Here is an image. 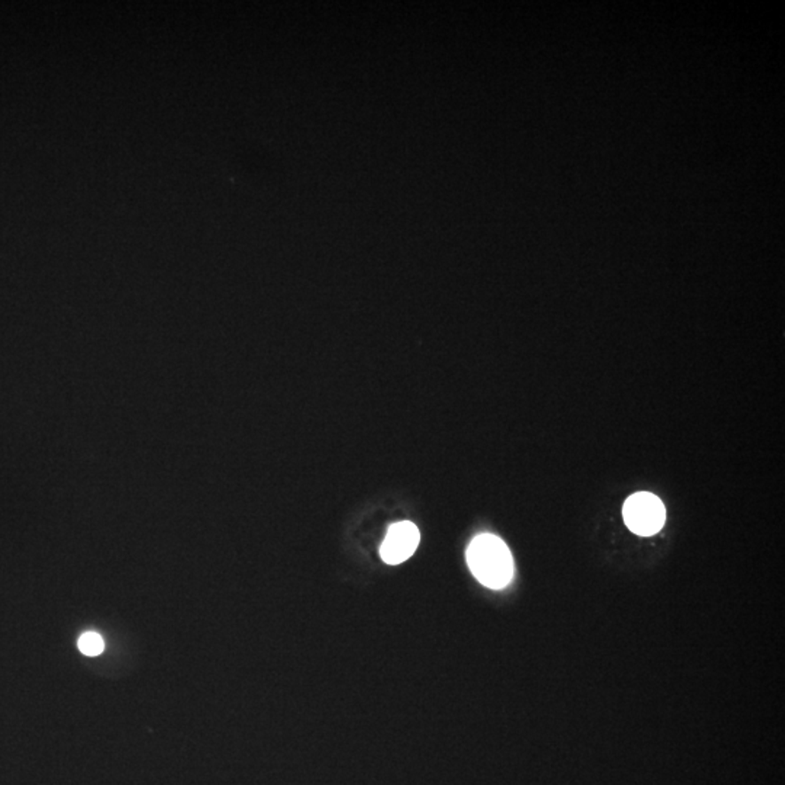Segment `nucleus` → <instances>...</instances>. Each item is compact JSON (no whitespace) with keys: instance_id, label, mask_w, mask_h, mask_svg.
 <instances>
[{"instance_id":"nucleus-1","label":"nucleus","mask_w":785,"mask_h":785,"mask_svg":"<svg viewBox=\"0 0 785 785\" xmlns=\"http://www.w3.org/2000/svg\"><path fill=\"white\" fill-rule=\"evenodd\" d=\"M470 571L478 582L490 589H502L514 576V559L502 540L480 534L467 548Z\"/></svg>"},{"instance_id":"nucleus-2","label":"nucleus","mask_w":785,"mask_h":785,"mask_svg":"<svg viewBox=\"0 0 785 785\" xmlns=\"http://www.w3.org/2000/svg\"><path fill=\"white\" fill-rule=\"evenodd\" d=\"M626 525L641 537H650L662 530L666 512L665 506L657 496L641 492L633 494L626 501L623 508Z\"/></svg>"},{"instance_id":"nucleus-3","label":"nucleus","mask_w":785,"mask_h":785,"mask_svg":"<svg viewBox=\"0 0 785 785\" xmlns=\"http://www.w3.org/2000/svg\"><path fill=\"white\" fill-rule=\"evenodd\" d=\"M421 541V534L415 524L409 521L392 524L381 544V559L387 564H400L412 557Z\"/></svg>"},{"instance_id":"nucleus-4","label":"nucleus","mask_w":785,"mask_h":785,"mask_svg":"<svg viewBox=\"0 0 785 785\" xmlns=\"http://www.w3.org/2000/svg\"><path fill=\"white\" fill-rule=\"evenodd\" d=\"M104 639L97 633H85L79 639V649L86 656H97L104 652Z\"/></svg>"}]
</instances>
